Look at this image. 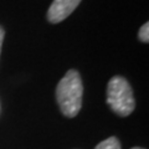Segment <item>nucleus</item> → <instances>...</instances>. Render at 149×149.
<instances>
[{
	"label": "nucleus",
	"mask_w": 149,
	"mask_h": 149,
	"mask_svg": "<svg viewBox=\"0 0 149 149\" xmlns=\"http://www.w3.org/2000/svg\"><path fill=\"white\" fill-rule=\"evenodd\" d=\"M83 83L77 70H70L56 87V101L61 113L67 118L76 117L82 107Z\"/></svg>",
	"instance_id": "obj_1"
},
{
	"label": "nucleus",
	"mask_w": 149,
	"mask_h": 149,
	"mask_svg": "<svg viewBox=\"0 0 149 149\" xmlns=\"http://www.w3.org/2000/svg\"><path fill=\"white\" fill-rule=\"evenodd\" d=\"M107 103L119 117H128L136 108L133 90L122 76H113L107 85Z\"/></svg>",
	"instance_id": "obj_2"
},
{
	"label": "nucleus",
	"mask_w": 149,
	"mask_h": 149,
	"mask_svg": "<svg viewBox=\"0 0 149 149\" xmlns=\"http://www.w3.org/2000/svg\"><path fill=\"white\" fill-rule=\"evenodd\" d=\"M80 3L81 0H54L47 10L46 17L51 24H58L71 15Z\"/></svg>",
	"instance_id": "obj_3"
},
{
	"label": "nucleus",
	"mask_w": 149,
	"mask_h": 149,
	"mask_svg": "<svg viewBox=\"0 0 149 149\" xmlns=\"http://www.w3.org/2000/svg\"><path fill=\"white\" fill-rule=\"evenodd\" d=\"M95 149H122V148H120V143L117 138L109 137L97 144V147Z\"/></svg>",
	"instance_id": "obj_4"
},
{
	"label": "nucleus",
	"mask_w": 149,
	"mask_h": 149,
	"mask_svg": "<svg viewBox=\"0 0 149 149\" xmlns=\"http://www.w3.org/2000/svg\"><path fill=\"white\" fill-rule=\"evenodd\" d=\"M138 37L142 42H146V44L149 42V24L148 22H146V24H143L141 26L139 32H138Z\"/></svg>",
	"instance_id": "obj_5"
},
{
	"label": "nucleus",
	"mask_w": 149,
	"mask_h": 149,
	"mask_svg": "<svg viewBox=\"0 0 149 149\" xmlns=\"http://www.w3.org/2000/svg\"><path fill=\"white\" fill-rule=\"evenodd\" d=\"M4 36H5V31H4L3 26H0V54H1V47H3V41H4Z\"/></svg>",
	"instance_id": "obj_6"
},
{
	"label": "nucleus",
	"mask_w": 149,
	"mask_h": 149,
	"mask_svg": "<svg viewBox=\"0 0 149 149\" xmlns=\"http://www.w3.org/2000/svg\"><path fill=\"white\" fill-rule=\"evenodd\" d=\"M130 149H144V148H141V147H134V148H130Z\"/></svg>",
	"instance_id": "obj_7"
}]
</instances>
